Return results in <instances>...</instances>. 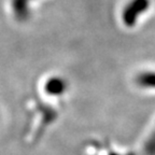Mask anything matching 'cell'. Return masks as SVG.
I'll return each mask as SVG.
<instances>
[{
	"mask_svg": "<svg viewBox=\"0 0 155 155\" xmlns=\"http://www.w3.org/2000/svg\"><path fill=\"white\" fill-rule=\"evenodd\" d=\"M138 83L147 88H155V72H143L139 75Z\"/></svg>",
	"mask_w": 155,
	"mask_h": 155,
	"instance_id": "2",
	"label": "cell"
},
{
	"mask_svg": "<svg viewBox=\"0 0 155 155\" xmlns=\"http://www.w3.org/2000/svg\"><path fill=\"white\" fill-rule=\"evenodd\" d=\"M149 8V0H133L130 5H127L124 13V19L129 25H133L137 16L147 11Z\"/></svg>",
	"mask_w": 155,
	"mask_h": 155,
	"instance_id": "1",
	"label": "cell"
}]
</instances>
